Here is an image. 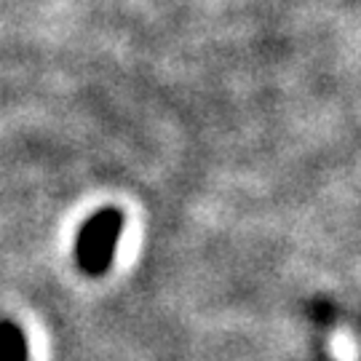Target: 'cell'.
Here are the masks:
<instances>
[{"label":"cell","instance_id":"2","mask_svg":"<svg viewBox=\"0 0 361 361\" xmlns=\"http://www.w3.org/2000/svg\"><path fill=\"white\" fill-rule=\"evenodd\" d=\"M30 345L27 335L19 324L0 322V361H27Z\"/></svg>","mask_w":361,"mask_h":361},{"label":"cell","instance_id":"1","mask_svg":"<svg viewBox=\"0 0 361 361\" xmlns=\"http://www.w3.org/2000/svg\"><path fill=\"white\" fill-rule=\"evenodd\" d=\"M123 233V212L104 207L94 212L75 235V262L86 276H104L116 259L118 238Z\"/></svg>","mask_w":361,"mask_h":361}]
</instances>
